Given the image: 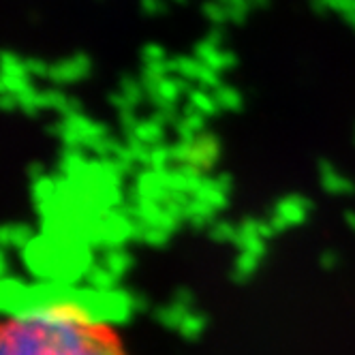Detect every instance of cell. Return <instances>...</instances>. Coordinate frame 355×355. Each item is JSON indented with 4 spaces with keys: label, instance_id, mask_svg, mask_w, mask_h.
Listing matches in <instances>:
<instances>
[{
    "label": "cell",
    "instance_id": "obj_1",
    "mask_svg": "<svg viewBox=\"0 0 355 355\" xmlns=\"http://www.w3.org/2000/svg\"><path fill=\"white\" fill-rule=\"evenodd\" d=\"M0 355H131L116 327L73 302H45L3 319Z\"/></svg>",
    "mask_w": 355,
    "mask_h": 355
}]
</instances>
